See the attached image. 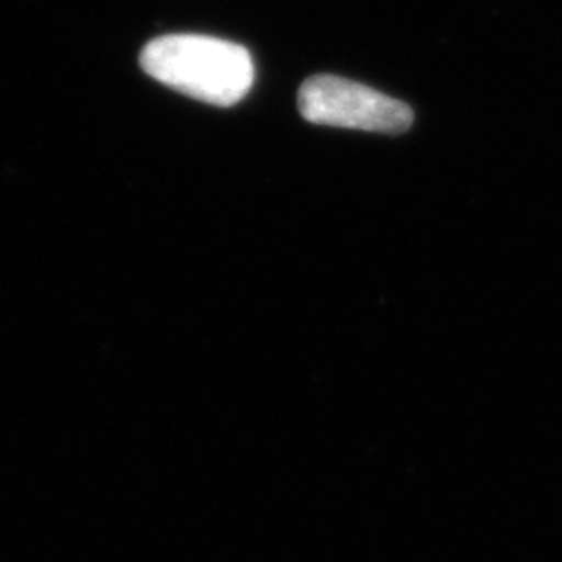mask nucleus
Instances as JSON below:
<instances>
[{
	"label": "nucleus",
	"instance_id": "obj_1",
	"mask_svg": "<svg viewBox=\"0 0 562 562\" xmlns=\"http://www.w3.org/2000/svg\"><path fill=\"white\" fill-rule=\"evenodd\" d=\"M140 68L171 90L221 109L249 94L256 76L251 55L241 45L195 33L148 43L140 52Z\"/></svg>",
	"mask_w": 562,
	"mask_h": 562
},
{
	"label": "nucleus",
	"instance_id": "obj_2",
	"mask_svg": "<svg viewBox=\"0 0 562 562\" xmlns=\"http://www.w3.org/2000/svg\"><path fill=\"white\" fill-rule=\"evenodd\" d=\"M297 109L312 125L401 134L413 125L403 101L338 76H314L297 92Z\"/></svg>",
	"mask_w": 562,
	"mask_h": 562
}]
</instances>
